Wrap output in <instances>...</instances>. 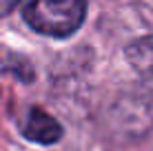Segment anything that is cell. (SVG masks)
Returning <instances> with one entry per match:
<instances>
[{"mask_svg": "<svg viewBox=\"0 0 153 151\" xmlns=\"http://www.w3.org/2000/svg\"><path fill=\"white\" fill-rule=\"evenodd\" d=\"M22 16L38 33L67 38L82 27L87 0H22Z\"/></svg>", "mask_w": 153, "mask_h": 151, "instance_id": "obj_1", "label": "cell"}, {"mask_svg": "<svg viewBox=\"0 0 153 151\" xmlns=\"http://www.w3.org/2000/svg\"><path fill=\"white\" fill-rule=\"evenodd\" d=\"M20 131H22L25 138L40 142V144H51L56 140H60V136H62V127L49 113L40 111V109H31L27 113V118L20 124Z\"/></svg>", "mask_w": 153, "mask_h": 151, "instance_id": "obj_2", "label": "cell"}, {"mask_svg": "<svg viewBox=\"0 0 153 151\" xmlns=\"http://www.w3.org/2000/svg\"><path fill=\"white\" fill-rule=\"evenodd\" d=\"M20 0H0V16H4V13H9L11 9L18 4Z\"/></svg>", "mask_w": 153, "mask_h": 151, "instance_id": "obj_3", "label": "cell"}]
</instances>
